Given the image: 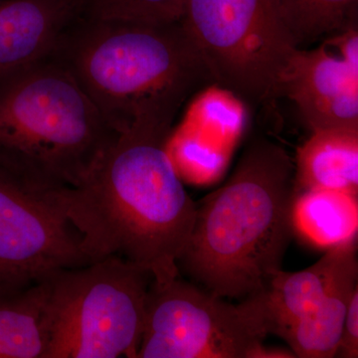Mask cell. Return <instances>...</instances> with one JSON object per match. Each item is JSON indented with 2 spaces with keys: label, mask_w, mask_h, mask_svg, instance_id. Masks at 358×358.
Here are the masks:
<instances>
[{
  "label": "cell",
  "mask_w": 358,
  "mask_h": 358,
  "mask_svg": "<svg viewBox=\"0 0 358 358\" xmlns=\"http://www.w3.org/2000/svg\"><path fill=\"white\" fill-rule=\"evenodd\" d=\"M171 131L141 127L120 134L81 185L50 190L94 262L115 256L155 282L178 277L196 203L167 155Z\"/></svg>",
  "instance_id": "obj_1"
},
{
  "label": "cell",
  "mask_w": 358,
  "mask_h": 358,
  "mask_svg": "<svg viewBox=\"0 0 358 358\" xmlns=\"http://www.w3.org/2000/svg\"><path fill=\"white\" fill-rule=\"evenodd\" d=\"M76 80L117 134L141 127L173 128L190 98L214 84L181 23L80 16L50 55Z\"/></svg>",
  "instance_id": "obj_2"
},
{
  "label": "cell",
  "mask_w": 358,
  "mask_h": 358,
  "mask_svg": "<svg viewBox=\"0 0 358 358\" xmlns=\"http://www.w3.org/2000/svg\"><path fill=\"white\" fill-rule=\"evenodd\" d=\"M294 174L281 145L266 138L250 143L228 180L196 204L179 270L222 298L263 293L294 234Z\"/></svg>",
  "instance_id": "obj_3"
},
{
  "label": "cell",
  "mask_w": 358,
  "mask_h": 358,
  "mask_svg": "<svg viewBox=\"0 0 358 358\" xmlns=\"http://www.w3.org/2000/svg\"><path fill=\"white\" fill-rule=\"evenodd\" d=\"M119 136L51 58L0 80V167L34 189L81 185Z\"/></svg>",
  "instance_id": "obj_4"
},
{
  "label": "cell",
  "mask_w": 358,
  "mask_h": 358,
  "mask_svg": "<svg viewBox=\"0 0 358 358\" xmlns=\"http://www.w3.org/2000/svg\"><path fill=\"white\" fill-rule=\"evenodd\" d=\"M152 280L115 256L55 273L46 358H136Z\"/></svg>",
  "instance_id": "obj_5"
},
{
  "label": "cell",
  "mask_w": 358,
  "mask_h": 358,
  "mask_svg": "<svg viewBox=\"0 0 358 358\" xmlns=\"http://www.w3.org/2000/svg\"><path fill=\"white\" fill-rule=\"evenodd\" d=\"M272 327L263 293L237 303L179 279L150 282L136 358H293L264 345Z\"/></svg>",
  "instance_id": "obj_6"
},
{
  "label": "cell",
  "mask_w": 358,
  "mask_h": 358,
  "mask_svg": "<svg viewBox=\"0 0 358 358\" xmlns=\"http://www.w3.org/2000/svg\"><path fill=\"white\" fill-rule=\"evenodd\" d=\"M179 22L214 84L253 106L278 98L299 49L278 0H185Z\"/></svg>",
  "instance_id": "obj_7"
},
{
  "label": "cell",
  "mask_w": 358,
  "mask_h": 358,
  "mask_svg": "<svg viewBox=\"0 0 358 358\" xmlns=\"http://www.w3.org/2000/svg\"><path fill=\"white\" fill-rule=\"evenodd\" d=\"M93 262L50 192L34 189L0 167V296Z\"/></svg>",
  "instance_id": "obj_8"
},
{
  "label": "cell",
  "mask_w": 358,
  "mask_h": 358,
  "mask_svg": "<svg viewBox=\"0 0 358 358\" xmlns=\"http://www.w3.org/2000/svg\"><path fill=\"white\" fill-rule=\"evenodd\" d=\"M281 96L296 105L310 131L358 128V27L299 48L280 81Z\"/></svg>",
  "instance_id": "obj_9"
},
{
  "label": "cell",
  "mask_w": 358,
  "mask_h": 358,
  "mask_svg": "<svg viewBox=\"0 0 358 358\" xmlns=\"http://www.w3.org/2000/svg\"><path fill=\"white\" fill-rule=\"evenodd\" d=\"M79 0H0V80L50 57Z\"/></svg>",
  "instance_id": "obj_10"
},
{
  "label": "cell",
  "mask_w": 358,
  "mask_h": 358,
  "mask_svg": "<svg viewBox=\"0 0 358 358\" xmlns=\"http://www.w3.org/2000/svg\"><path fill=\"white\" fill-rule=\"evenodd\" d=\"M357 241L327 250L317 262L299 272L281 270L264 291L266 312L278 334L312 312L346 268L357 263Z\"/></svg>",
  "instance_id": "obj_11"
},
{
  "label": "cell",
  "mask_w": 358,
  "mask_h": 358,
  "mask_svg": "<svg viewBox=\"0 0 358 358\" xmlns=\"http://www.w3.org/2000/svg\"><path fill=\"white\" fill-rule=\"evenodd\" d=\"M294 185V194L329 189L358 195V128L313 131L296 152Z\"/></svg>",
  "instance_id": "obj_12"
},
{
  "label": "cell",
  "mask_w": 358,
  "mask_h": 358,
  "mask_svg": "<svg viewBox=\"0 0 358 358\" xmlns=\"http://www.w3.org/2000/svg\"><path fill=\"white\" fill-rule=\"evenodd\" d=\"M51 277L0 296V358H46L51 334Z\"/></svg>",
  "instance_id": "obj_13"
},
{
  "label": "cell",
  "mask_w": 358,
  "mask_h": 358,
  "mask_svg": "<svg viewBox=\"0 0 358 358\" xmlns=\"http://www.w3.org/2000/svg\"><path fill=\"white\" fill-rule=\"evenodd\" d=\"M291 223L293 233L313 248L327 251L357 241V194L329 189L296 193Z\"/></svg>",
  "instance_id": "obj_14"
},
{
  "label": "cell",
  "mask_w": 358,
  "mask_h": 358,
  "mask_svg": "<svg viewBox=\"0 0 358 358\" xmlns=\"http://www.w3.org/2000/svg\"><path fill=\"white\" fill-rule=\"evenodd\" d=\"M357 286L358 262L346 268L312 312L277 334L294 357H336L348 303Z\"/></svg>",
  "instance_id": "obj_15"
},
{
  "label": "cell",
  "mask_w": 358,
  "mask_h": 358,
  "mask_svg": "<svg viewBox=\"0 0 358 358\" xmlns=\"http://www.w3.org/2000/svg\"><path fill=\"white\" fill-rule=\"evenodd\" d=\"M298 48L358 27V0H278Z\"/></svg>",
  "instance_id": "obj_16"
},
{
  "label": "cell",
  "mask_w": 358,
  "mask_h": 358,
  "mask_svg": "<svg viewBox=\"0 0 358 358\" xmlns=\"http://www.w3.org/2000/svg\"><path fill=\"white\" fill-rule=\"evenodd\" d=\"M166 148L179 178L196 186L212 185L220 178L229 157L228 145L204 138L187 124L173 129Z\"/></svg>",
  "instance_id": "obj_17"
},
{
  "label": "cell",
  "mask_w": 358,
  "mask_h": 358,
  "mask_svg": "<svg viewBox=\"0 0 358 358\" xmlns=\"http://www.w3.org/2000/svg\"><path fill=\"white\" fill-rule=\"evenodd\" d=\"M185 0H79L82 16L131 22H178Z\"/></svg>",
  "instance_id": "obj_18"
},
{
  "label": "cell",
  "mask_w": 358,
  "mask_h": 358,
  "mask_svg": "<svg viewBox=\"0 0 358 358\" xmlns=\"http://www.w3.org/2000/svg\"><path fill=\"white\" fill-rule=\"evenodd\" d=\"M336 357H358V286L348 303Z\"/></svg>",
  "instance_id": "obj_19"
}]
</instances>
